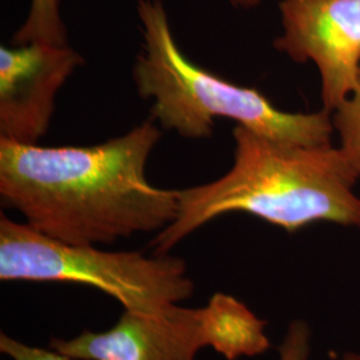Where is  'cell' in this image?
<instances>
[{"mask_svg": "<svg viewBox=\"0 0 360 360\" xmlns=\"http://www.w3.org/2000/svg\"><path fill=\"white\" fill-rule=\"evenodd\" d=\"M160 138V127L148 117L94 146L0 139L1 202L37 231L70 245H111L162 231L178 217L180 190L147 179V163Z\"/></svg>", "mask_w": 360, "mask_h": 360, "instance_id": "1", "label": "cell"}, {"mask_svg": "<svg viewBox=\"0 0 360 360\" xmlns=\"http://www.w3.org/2000/svg\"><path fill=\"white\" fill-rule=\"evenodd\" d=\"M232 136V167L219 179L180 190L178 217L150 242L154 254L166 255L207 223L233 212L290 233L315 223L360 230L359 175L338 146L281 142L243 126H235Z\"/></svg>", "mask_w": 360, "mask_h": 360, "instance_id": "2", "label": "cell"}, {"mask_svg": "<svg viewBox=\"0 0 360 360\" xmlns=\"http://www.w3.org/2000/svg\"><path fill=\"white\" fill-rule=\"evenodd\" d=\"M142 51L132 75L139 95L151 101V116L168 131L186 139H205L214 132L215 119H231L271 139L292 144H333V116L287 112L252 87L235 84L195 65L180 50L160 0H139Z\"/></svg>", "mask_w": 360, "mask_h": 360, "instance_id": "3", "label": "cell"}, {"mask_svg": "<svg viewBox=\"0 0 360 360\" xmlns=\"http://www.w3.org/2000/svg\"><path fill=\"white\" fill-rule=\"evenodd\" d=\"M0 281L62 282L96 288L124 309L154 314L193 295L187 263L171 255L70 245L0 215Z\"/></svg>", "mask_w": 360, "mask_h": 360, "instance_id": "4", "label": "cell"}, {"mask_svg": "<svg viewBox=\"0 0 360 360\" xmlns=\"http://www.w3.org/2000/svg\"><path fill=\"white\" fill-rule=\"evenodd\" d=\"M208 347L227 360L263 354L270 347L266 322L235 296L217 292L203 307L124 309L105 331L50 340V348L74 360H195Z\"/></svg>", "mask_w": 360, "mask_h": 360, "instance_id": "5", "label": "cell"}, {"mask_svg": "<svg viewBox=\"0 0 360 360\" xmlns=\"http://www.w3.org/2000/svg\"><path fill=\"white\" fill-rule=\"evenodd\" d=\"M283 32L276 51L295 63H314L322 108L333 112L356 87L360 71V0H282Z\"/></svg>", "mask_w": 360, "mask_h": 360, "instance_id": "6", "label": "cell"}, {"mask_svg": "<svg viewBox=\"0 0 360 360\" xmlns=\"http://www.w3.org/2000/svg\"><path fill=\"white\" fill-rule=\"evenodd\" d=\"M83 58L68 44L34 41L0 47V139L38 144L55 99Z\"/></svg>", "mask_w": 360, "mask_h": 360, "instance_id": "7", "label": "cell"}, {"mask_svg": "<svg viewBox=\"0 0 360 360\" xmlns=\"http://www.w3.org/2000/svg\"><path fill=\"white\" fill-rule=\"evenodd\" d=\"M41 41L67 44L65 23L60 18L59 0H31L26 22L13 35V46Z\"/></svg>", "mask_w": 360, "mask_h": 360, "instance_id": "8", "label": "cell"}, {"mask_svg": "<svg viewBox=\"0 0 360 360\" xmlns=\"http://www.w3.org/2000/svg\"><path fill=\"white\" fill-rule=\"evenodd\" d=\"M331 116L334 134L339 139L338 147L347 156L360 179V71L355 90Z\"/></svg>", "mask_w": 360, "mask_h": 360, "instance_id": "9", "label": "cell"}, {"mask_svg": "<svg viewBox=\"0 0 360 360\" xmlns=\"http://www.w3.org/2000/svg\"><path fill=\"white\" fill-rule=\"evenodd\" d=\"M312 333L304 319H294L288 324L279 346V360H309Z\"/></svg>", "mask_w": 360, "mask_h": 360, "instance_id": "10", "label": "cell"}, {"mask_svg": "<svg viewBox=\"0 0 360 360\" xmlns=\"http://www.w3.org/2000/svg\"><path fill=\"white\" fill-rule=\"evenodd\" d=\"M0 351L13 360H74L52 348L30 346L4 333L0 335Z\"/></svg>", "mask_w": 360, "mask_h": 360, "instance_id": "11", "label": "cell"}, {"mask_svg": "<svg viewBox=\"0 0 360 360\" xmlns=\"http://www.w3.org/2000/svg\"><path fill=\"white\" fill-rule=\"evenodd\" d=\"M231 3L233 7H238V8H254L260 4L262 0H229Z\"/></svg>", "mask_w": 360, "mask_h": 360, "instance_id": "12", "label": "cell"}, {"mask_svg": "<svg viewBox=\"0 0 360 360\" xmlns=\"http://www.w3.org/2000/svg\"><path fill=\"white\" fill-rule=\"evenodd\" d=\"M339 360H360V351H348Z\"/></svg>", "mask_w": 360, "mask_h": 360, "instance_id": "13", "label": "cell"}]
</instances>
